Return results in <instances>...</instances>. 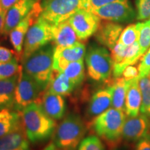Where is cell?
Wrapping results in <instances>:
<instances>
[{
	"label": "cell",
	"instance_id": "cell-18",
	"mask_svg": "<svg viewBox=\"0 0 150 150\" xmlns=\"http://www.w3.org/2000/svg\"><path fill=\"white\" fill-rule=\"evenodd\" d=\"M29 140L23 125L0 138V150H29Z\"/></svg>",
	"mask_w": 150,
	"mask_h": 150
},
{
	"label": "cell",
	"instance_id": "cell-34",
	"mask_svg": "<svg viewBox=\"0 0 150 150\" xmlns=\"http://www.w3.org/2000/svg\"><path fill=\"white\" fill-rule=\"evenodd\" d=\"M138 20H144L150 18V0H136Z\"/></svg>",
	"mask_w": 150,
	"mask_h": 150
},
{
	"label": "cell",
	"instance_id": "cell-3",
	"mask_svg": "<svg viewBox=\"0 0 150 150\" xmlns=\"http://www.w3.org/2000/svg\"><path fill=\"white\" fill-rule=\"evenodd\" d=\"M54 49L53 45L47 44L22 61V70L31 76L42 91L47 88L54 71Z\"/></svg>",
	"mask_w": 150,
	"mask_h": 150
},
{
	"label": "cell",
	"instance_id": "cell-26",
	"mask_svg": "<svg viewBox=\"0 0 150 150\" xmlns=\"http://www.w3.org/2000/svg\"><path fill=\"white\" fill-rule=\"evenodd\" d=\"M75 86H80L85 79V67L83 60L71 62L64 67L62 72Z\"/></svg>",
	"mask_w": 150,
	"mask_h": 150
},
{
	"label": "cell",
	"instance_id": "cell-1",
	"mask_svg": "<svg viewBox=\"0 0 150 150\" xmlns=\"http://www.w3.org/2000/svg\"><path fill=\"white\" fill-rule=\"evenodd\" d=\"M125 112L114 108H108L90 124L93 132L104 140L109 150H115L122 141V129L126 120Z\"/></svg>",
	"mask_w": 150,
	"mask_h": 150
},
{
	"label": "cell",
	"instance_id": "cell-2",
	"mask_svg": "<svg viewBox=\"0 0 150 150\" xmlns=\"http://www.w3.org/2000/svg\"><path fill=\"white\" fill-rule=\"evenodd\" d=\"M20 112L22 125L31 142L45 141L54 134L56 128V120L49 117L36 102L29 104Z\"/></svg>",
	"mask_w": 150,
	"mask_h": 150
},
{
	"label": "cell",
	"instance_id": "cell-42",
	"mask_svg": "<svg viewBox=\"0 0 150 150\" xmlns=\"http://www.w3.org/2000/svg\"><path fill=\"white\" fill-rule=\"evenodd\" d=\"M149 79H150V73H149Z\"/></svg>",
	"mask_w": 150,
	"mask_h": 150
},
{
	"label": "cell",
	"instance_id": "cell-28",
	"mask_svg": "<svg viewBox=\"0 0 150 150\" xmlns=\"http://www.w3.org/2000/svg\"><path fill=\"white\" fill-rule=\"evenodd\" d=\"M136 27L140 31L138 43L140 54L142 56L150 47V20L145 22L137 23Z\"/></svg>",
	"mask_w": 150,
	"mask_h": 150
},
{
	"label": "cell",
	"instance_id": "cell-14",
	"mask_svg": "<svg viewBox=\"0 0 150 150\" xmlns=\"http://www.w3.org/2000/svg\"><path fill=\"white\" fill-rule=\"evenodd\" d=\"M38 97L35 102L38 104L49 117L55 120H61L65 112V101L63 96L56 94L50 90Z\"/></svg>",
	"mask_w": 150,
	"mask_h": 150
},
{
	"label": "cell",
	"instance_id": "cell-37",
	"mask_svg": "<svg viewBox=\"0 0 150 150\" xmlns=\"http://www.w3.org/2000/svg\"><path fill=\"white\" fill-rule=\"evenodd\" d=\"M15 52L5 47L0 46V63H7L12 60L16 56Z\"/></svg>",
	"mask_w": 150,
	"mask_h": 150
},
{
	"label": "cell",
	"instance_id": "cell-39",
	"mask_svg": "<svg viewBox=\"0 0 150 150\" xmlns=\"http://www.w3.org/2000/svg\"><path fill=\"white\" fill-rule=\"evenodd\" d=\"M6 13V11L4 10L2 7L0 6V35H3L4 33L5 20Z\"/></svg>",
	"mask_w": 150,
	"mask_h": 150
},
{
	"label": "cell",
	"instance_id": "cell-7",
	"mask_svg": "<svg viewBox=\"0 0 150 150\" xmlns=\"http://www.w3.org/2000/svg\"><path fill=\"white\" fill-rule=\"evenodd\" d=\"M84 0H44L40 16L52 24L64 21L80 8Z\"/></svg>",
	"mask_w": 150,
	"mask_h": 150
},
{
	"label": "cell",
	"instance_id": "cell-6",
	"mask_svg": "<svg viewBox=\"0 0 150 150\" xmlns=\"http://www.w3.org/2000/svg\"><path fill=\"white\" fill-rule=\"evenodd\" d=\"M52 24L40 16L28 30L24 41L22 61L52 41Z\"/></svg>",
	"mask_w": 150,
	"mask_h": 150
},
{
	"label": "cell",
	"instance_id": "cell-11",
	"mask_svg": "<svg viewBox=\"0 0 150 150\" xmlns=\"http://www.w3.org/2000/svg\"><path fill=\"white\" fill-rule=\"evenodd\" d=\"M91 12L100 19L112 22L130 21L134 18V12L127 0L108 4Z\"/></svg>",
	"mask_w": 150,
	"mask_h": 150
},
{
	"label": "cell",
	"instance_id": "cell-29",
	"mask_svg": "<svg viewBox=\"0 0 150 150\" xmlns=\"http://www.w3.org/2000/svg\"><path fill=\"white\" fill-rule=\"evenodd\" d=\"M140 31L136 27V24H130L122 32L117 42L122 43L125 46L129 47L138 41Z\"/></svg>",
	"mask_w": 150,
	"mask_h": 150
},
{
	"label": "cell",
	"instance_id": "cell-15",
	"mask_svg": "<svg viewBox=\"0 0 150 150\" xmlns=\"http://www.w3.org/2000/svg\"><path fill=\"white\" fill-rule=\"evenodd\" d=\"M35 0H18L7 11L6 16L4 35H8L11 31L27 16L33 8Z\"/></svg>",
	"mask_w": 150,
	"mask_h": 150
},
{
	"label": "cell",
	"instance_id": "cell-8",
	"mask_svg": "<svg viewBox=\"0 0 150 150\" xmlns=\"http://www.w3.org/2000/svg\"><path fill=\"white\" fill-rule=\"evenodd\" d=\"M42 91L40 86L24 72L21 67L15 93L13 108L17 111L21 112L29 104L36 102Z\"/></svg>",
	"mask_w": 150,
	"mask_h": 150
},
{
	"label": "cell",
	"instance_id": "cell-41",
	"mask_svg": "<svg viewBox=\"0 0 150 150\" xmlns=\"http://www.w3.org/2000/svg\"><path fill=\"white\" fill-rule=\"evenodd\" d=\"M42 150H59V149L56 147L55 144H54L53 142H50V143H49L48 145Z\"/></svg>",
	"mask_w": 150,
	"mask_h": 150
},
{
	"label": "cell",
	"instance_id": "cell-21",
	"mask_svg": "<svg viewBox=\"0 0 150 150\" xmlns=\"http://www.w3.org/2000/svg\"><path fill=\"white\" fill-rule=\"evenodd\" d=\"M20 71L16 74L13 75L12 76L0 80V108L1 109L12 108L13 107L15 93H16L17 84H18Z\"/></svg>",
	"mask_w": 150,
	"mask_h": 150
},
{
	"label": "cell",
	"instance_id": "cell-31",
	"mask_svg": "<svg viewBox=\"0 0 150 150\" xmlns=\"http://www.w3.org/2000/svg\"><path fill=\"white\" fill-rule=\"evenodd\" d=\"M77 150H106V149L98 137L91 136L82 140Z\"/></svg>",
	"mask_w": 150,
	"mask_h": 150
},
{
	"label": "cell",
	"instance_id": "cell-38",
	"mask_svg": "<svg viewBox=\"0 0 150 150\" xmlns=\"http://www.w3.org/2000/svg\"><path fill=\"white\" fill-rule=\"evenodd\" d=\"M135 150H150V134L137 142Z\"/></svg>",
	"mask_w": 150,
	"mask_h": 150
},
{
	"label": "cell",
	"instance_id": "cell-33",
	"mask_svg": "<svg viewBox=\"0 0 150 150\" xmlns=\"http://www.w3.org/2000/svg\"><path fill=\"white\" fill-rule=\"evenodd\" d=\"M138 78L141 79L149 76L150 73V47L147 52L144 54L138 65Z\"/></svg>",
	"mask_w": 150,
	"mask_h": 150
},
{
	"label": "cell",
	"instance_id": "cell-36",
	"mask_svg": "<svg viewBox=\"0 0 150 150\" xmlns=\"http://www.w3.org/2000/svg\"><path fill=\"white\" fill-rule=\"evenodd\" d=\"M138 69L134 65H129L125 68V70L122 72V77L126 81H130L138 77Z\"/></svg>",
	"mask_w": 150,
	"mask_h": 150
},
{
	"label": "cell",
	"instance_id": "cell-30",
	"mask_svg": "<svg viewBox=\"0 0 150 150\" xmlns=\"http://www.w3.org/2000/svg\"><path fill=\"white\" fill-rule=\"evenodd\" d=\"M17 56L7 63H0V80L10 77L20 71L22 66L19 65Z\"/></svg>",
	"mask_w": 150,
	"mask_h": 150
},
{
	"label": "cell",
	"instance_id": "cell-20",
	"mask_svg": "<svg viewBox=\"0 0 150 150\" xmlns=\"http://www.w3.org/2000/svg\"><path fill=\"white\" fill-rule=\"evenodd\" d=\"M129 87L125 100V113L128 117L139 115L142 103V94L139 85V78L129 81Z\"/></svg>",
	"mask_w": 150,
	"mask_h": 150
},
{
	"label": "cell",
	"instance_id": "cell-13",
	"mask_svg": "<svg viewBox=\"0 0 150 150\" xmlns=\"http://www.w3.org/2000/svg\"><path fill=\"white\" fill-rule=\"evenodd\" d=\"M150 134V119L140 114L125 120L122 129V138L129 142H138Z\"/></svg>",
	"mask_w": 150,
	"mask_h": 150
},
{
	"label": "cell",
	"instance_id": "cell-10",
	"mask_svg": "<svg viewBox=\"0 0 150 150\" xmlns=\"http://www.w3.org/2000/svg\"><path fill=\"white\" fill-rule=\"evenodd\" d=\"M41 13L42 6L39 1H36L27 16L9 33L10 41L18 59H20L22 57L24 38L28 30L40 16Z\"/></svg>",
	"mask_w": 150,
	"mask_h": 150
},
{
	"label": "cell",
	"instance_id": "cell-16",
	"mask_svg": "<svg viewBox=\"0 0 150 150\" xmlns=\"http://www.w3.org/2000/svg\"><path fill=\"white\" fill-rule=\"evenodd\" d=\"M112 104V88L108 87L97 91L90 100L87 108V115L94 119L108 109Z\"/></svg>",
	"mask_w": 150,
	"mask_h": 150
},
{
	"label": "cell",
	"instance_id": "cell-43",
	"mask_svg": "<svg viewBox=\"0 0 150 150\" xmlns=\"http://www.w3.org/2000/svg\"><path fill=\"white\" fill-rule=\"evenodd\" d=\"M0 109H1V108H0Z\"/></svg>",
	"mask_w": 150,
	"mask_h": 150
},
{
	"label": "cell",
	"instance_id": "cell-22",
	"mask_svg": "<svg viewBox=\"0 0 150 150\" xmlns=\"http://www.w3.org/2000/svg\"><path fill=\"white\" fill-rule=\"evenodd\" d=\"M129 81L123 77L115 78L108 84L112 88V107L125 112V100L129 87Z\"/></svg>",
	"mask_w": 150,
	"mask_h": 150
},
{
	"label": "cell",
	"instance_id": "cell-19",
	"mask_svg": "<svg viewBox=\"0 0 150 150\" xmlns=\"http://www.w3.org/2000/svg\"><path fill=\"white\" fill-rule=\"evenodd\" d=\"M52 41L55 47H69L79 40L77 35L67 20L52 24Z\"/></svg>",
	"mask_w": 150,
	"mask_h": 150
},
{
	"label": "cell",
	"instance_id": "cell-24",
	"mask_svg": "<svg viewBox=\"0 0 150 150\" xmlns=\"http://www.w3.org/2000/svg\"><path fill=\"white\" fill-rule=\"evenodd\" d=\"M76 86L63 72L53 71L50 83L47 88L62 96L70 95Z\"/></svg>",
	"mask_w": 150,
	"mask_h": 150
},
{
	"label": "cell",
	"instance_id": "cell-32",
	"mask_svg": "<svg viewBox=\"0 0 150 150\" xmlns=\"http://www.w3.org/2000/svg\"><path fill=\"white\" fill-rule=\"evenodd\" d=\"M127 47L125 46L122 43L117 42L113 48L110 51V56L112 61V63L114 65H117L120 63L125 57L126 54Z\"/></svg>",
	"mask_w": 150,
	"mask_h": 150
},
{
	"label": "cell",
	"instance_id": "cell-12",
	"mask_svg": "<svg viewBox=\"0 0 150 150\" xmlns=\"http://www.w3.org/2000/svg\"><path fill=\"white\" fill-rule=\"evenodd\" d=\"M85 55V45L79 41L69 47H55L54 53V71L61 72L68 63L83 60Z\"/></svg>",
	"mask_w": 150,
	"mask_h": 150
},
{
	"label": "cell",
	"instance_id": "cell-9",
	"mask_svg": "<svg viewBox=\"0 0 150 150\" xmlns=\"http://www.w3.org/2000/svg\"><path fill=\"white\" fill-rule=\"evenodd\" d=\"M79 40H86L96 33L100 18L91 11L80 8L67 19Z\"/></svg>",
	"mask_w": 150,
	"mask_h": 150
},
{
	"label": "cell",
	"instance_id": "cell-4",
	"mask_svg": "<svg viewBox=\"0 0 150 150\" xmlns=\"http://www.w3.org/2000/svg\"><path fill=\"white\" fill-rule=\"evenodd\" d=\"M86 130L85 123L79 115L70 114L56 128L53 142L59 150H77Z\"/></svg>",
	"mask_w": 150,
	"mask_h": 150
},
{
	"label": "cell",
	"instance_id": "cell-23",
	"mask_svg": "<svg viewBox=\"0 0 150 150\" xmlns=\"http://www.w3.org/2000/svg\"><path fill=\"white\" fill-rule=\"evenodd\" d=\"M22 125L20 112L11 108L0 109V138L18 129Z\"/></svg>",
	"mask_w": 150,
	"mask_h": 150
},
{
	"label": "cell",
	"instance_id": "cell-27",
	"mask_svg": "<svg viewBox=\"0 0 150 150\" xmlns=\"http://www.w3.org/2000/svg\"><path fill=\"white\" fill-rule=\"evenodd\" d=\"M139 85L142 94L140 112L150 119V79L148 76L139 79Z\"/></svg>",
	"mask_w": 150,
	"mask_h": 150
},
{
	"label": "cell",
	"instance_id": "cell-25",
	"mask_svg": "<svg viewBox=\"0 0 150 150\" xmlns=\"http://www.w3.org/2000/svg\"><path fill=\"white\" fill-rule=\"evenodd\" d=\"M141 56L142 54L140 52V45L138 41H136L131 45L127 47L126 54L121 63L112 66L113 77L117 78L121 76L125 68L129 65H132L136 63Z\"/></svg>",
	"mask_w": 150,
	"mask_h": 150
},
{
	"label": "cell",
	"instance_id": "cell-40",
	"mask_svg": "<svg viewBox=\"0 0 150 150\" xmlns=\"http://www.w3.org/2000/svg\"><path fill=\"white\" fill-rule=\"evenodd\" d=\"M18 0H0V6L4 10L7 12L11 7H12Z\"/></svg>",
	"mask_w": 150,
	"mask_h": 150
},
{
	"label": "cell",
	"instance_id": "cell-5",
	"mask_svg": "<svg viewBox=\"0 0 150 150\" xmlns=\"http://www.w3.org/2000/svg\"><path fill=\"white\" fill-rule=\"evenodd\" d=\"M88 75L97 82L109 80L112 74L113 63L109 52L105 47L91 45L86 54Z\"/></svg>",
	"mask_w": 150,
	"mask_h": 150
},
{
	"label": "cell",
	"instance_id": "cell-35",
	"mask_svg": "<svg viewBox=\"0 0 150 150\" xmlns=\"http://www.w3.org/2000/svg\"><path fill=\"white\" fill-rule=\"evenodd\" d=\"M117 1H125V0H84L83 8L87 11H92L94 9Z\"/></svg>",
	"mask_w": 150,
	"mask_h": 150
},
{
	"label": "cell",
	"instance_id": "cell-17",
	"mask_svg": "<svg viewBox=\"0 0 150 150\" xmlns=\"http://www.w3.org/2000/svg\"><path fill=\"white\" fill-rule=\"evenodd\" d=\"M122 32V27L120 24L107 20L101 22L95 33V37L100 44L111 50L117 42Z\"/></svg>",
	"mask_w": 150,
	"mask_h": 150
}]
</instances>
